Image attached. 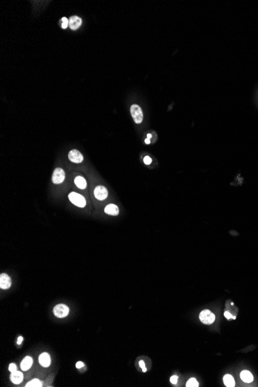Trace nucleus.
Instances as JSON below:
<instances>
[{
    "label": "nucleus",
    "mask_w": 258,
    "mask_h": 387,
    "mask_svg": "<svg viewBox=\"0 0 258 387\" xmlns=\"http://www.w3.org/2000/svg\"><path fill=\"white\" fill-rule=\"evenodd\" d=\"M142 371H143V372H144V373H145V372H146V371H147V369H146V368H144V369H142Z\"/></svg>",
    "instance_id": "c85d7f7f"
},
{
    "label": "nucleus",
    "mask_w": 258,
    "mask_h": 387,
    "mask_svg": "<svg viewBox=\"0 0 258 387\" xmlns=\"http://www.w3.org/2000/svg\"><path fill=\"white\" fill-rule=\"evenodd\" d=\"M11 278L6 274L0 275V288L2 289H9L11 287Z\"/></svg>",
    "instance_id": "6e6552de"
},
{
    "label": "nucleus",
    "mask_w": 258,
    "mask_h": 387,
    "mask_svg": "<svg viewBox=\"0 0 258 387\" xmlns=\"http://www.w3.org/2000/svg\"><path fill=\"white\" fill-rule=\"evenodd\" d=\"M53 313L57 318H64L69 314V308L65 304H59L54 307Z\"/></svg>",
    "instance_id": "20e7f679"
},
{
    "label": "nucleus",
    "mask_w": 258,
    "mask_h": 387,
    "mask_svg": "<svg viewBox=\"0 0 258 387\" xmlns=\"http://www.w3.org/2000/svg\"><path fill=\"white\" fill-rule=\"evenodd\" d=\"M61 20H62V28H63V29H66V28H67L69 25V20L66 17L62 18Z\"/></svg>",
    "instance_id": "6ab92c4d"
},
{
    "label": "nucleus",
    "mask_w": 258,
    "mask_h": 387,
    "mask_svg": "<svg viewBox=\"0 0 258 387\" xmlns=\"http://www.w3.org/2000/svg\"><path fill=\"white\" fill-rule=\"evenodd\" d=\"M33 365V359L30 356H26L23 359L22 362L20 364L21 369L23 371H27L28 369H30V367Z\"/></svg>",
    "instance_id": "f8f14e48"
},
{
    "label": "nucleus",
    "mask_w": 258,
    "mask_h": 387,
    "mask_svg": "<svg viewBox=\"0 0 258 387\" xmlns=\"http://www.w3.org/2000/svg\"><path fill=\"white\" fill-rule=\"evenodd\" d=\"M65 179V172L60 168H57L53 171L52 176V181L54 184H60L63 182Z\"/></svg>",
    "instance_id": "39448f33"
},
{
    "label": "nucleus",
    "mask_w": 258,
    "mask_h": 387,
    "mask_svg": "<svg viewBox=\"0 0 258 387\" xmlns=\"http://www.w3.org/2000/svg\"><path fill=\"white\" fill-rule=\"evenodd\" d=\"M178 379H179V377L177 376V375H172V376L170 378V382L172 383V384H176L177 382H178Z\"/></svg>",
    "instance_id": "aec40b11"
},
{
    "label": "nucleus",
    "mask_w": 258,
    "mask_h": 387,
    "mask_svg": "<svg viewBox=\"0 0 258 387\" xmlns=\"http://www.w3.org/2000/svg\"><path fill=\"white\" fill-rule=\"evenodd\" d=\"M16 369H17V367H16V364L11 363L10 365H9V370L11 372V373H13V372H16Z\"/></svg>",
    "instance_id": "412c9836"
},
{
    "label": "nucleus",
    "mask_w": 258,
    "mask_h": 387,
    "mask_svg": "<svg viewBox=\"0 0 258 387\" xmlns=\"http://www.w3.org/2000/svg\"><path fill=\"white\" fill-rule=\"evenodd\" d=\"M139 365H140V367L142 369L145 368V364H144V361H142V360H141L140 362H139Z\"/></svg>",
    "instance_id": "a878e982"
},
{
    "label": "nucleus",
    "mask_w": 258,
    "mask_h": 387,
    "mask_svg": "<svg viewBox=\"0 0 258 387\" xmlns=\"http://www.w3.org/2000/svg\"><path fill=\"white\" fill-rule=\"evenodd\" d=\"M130 111H131V117H132L134 122L136 124H141L143 120V112L142 108L139 105L133 104L131 106Z\"/></svg>",
    "instance_id": "f257e3e1"
},
{
    "label": "nucleus",
    "mask_w": 258,
    "mask_h": 387,
    "mask_svg": "<svg viewBox=\"0 0 258 387\" xmlns=\"http://www.w3.org/2000/svg\"><path fill=\"white\" fill-rule=\"evenodd\" d=\"M105 213L108 214V215L111 216H118L119 213V210H118V207L114 204H109L104 209Z\"/></svg>",
    "instance_id": "ddd939ff"
},
{
    "label": "nucleus",
    "mask_w": 258,
    "mask_h": 387,
    "mask_svg": "<svg viewBox=\"0 0 258 387\" xmlns=\"http://www.w3.org/2000/svg\"><path fill=\"white\" fill-rule=\"evenodd\" d=\"M186 386L187 387H197V386H199V383L197 382V380L195 379L191 378L190 379H189L188 382H187Z\"/></svg>",
    "instance_id": "a211bd4d"
},
{
    "label": "nucleus",
    "mask_w": 258,
    "mask_h": 387,
    "mask_svg": "<svg viewBox=\"0 0 258 387\" xmlns=\"http://www.w3.org/2000/svg\"><path fill=\"white\" fill-rule=\"evenodd\" d=\"M94 193V196L96 197V199H98V200H105V199L108 197V195L107 189L104 186H97L95 188Z\"/></svg>",
    "instance_id": "423d86ee"
},
{
    "label": "nucleus",
    "mask_w": 258,
    "mask_h": 387,
    "mask_svg": "<svg viewBox=\"0 0 258 387\" xmlns=\"http://www.w3.org/2000/svg\"><path fill=\"white\" fill-rule=\"evenodd\" d=\"M74 183L75 185L80 189H83L87 187L86 180H85L84 178H83L82 176H78V177L75 178Z\"/></svg>",
    "instance_id": "2eb2a0df"
},
{
    "label": "nucleus",
    "mask_w": 258,
    "mask_h": 387,
    "mask_svg": "<svg viewBox=\"0 0 258 387\" xmlns=\"http://www.w3.org/2000/svg\"><path fill=\"white\" fill-rule=\"evenodd\" d=\"M143 160H144V164H146V165H150L151 163H152V159H151V158L149 157V156H145V157L144 158V159H143Z\"/></svg>",
    "instance_id": "4be33fe9"
},
{
    "label": "nucleus",
    "mask_w": 258,
    "mask_h": 387,
    "mask_svg": "<svg viewBox=\"0 0 258 387\" xmlns=\"http://www.w3.org/2000/svg\"><path fill=\"white\" fill-rule=\"evenodd\" d=\"M144 142H145L146 144H150V142H151V141H150V139H149V138H146L145 140H144Z\"/></svg>",
    "instance_id": "bb28decb"
},
{
    "label": "nucleus",
    "mask_w": 258,
    "mask_h": 387,
    "mask_svg": "<svg viewBox=\"0 0 258 387\" xmlns=\"http://www.w3.org/2000/svg\"><path fill=\"white\" fill-rule=\"evenodd\" d=\"M23 341V338L22 336H19V338H18V340H17L18 345H20V344L22 343Z\"/></svg>",
    "instance_id": "393cba45"
},
{
    "label": "nucleus",
    "mask_w": 258,
    "mask_h": 387,
    "mask_svg": "<svg viewBox=\"0 0 258 387\" xmlns=\"http://www.w3.org/2000/svg\"><path fill=\"white\" fill-rule=\"evenodd\" d=\"M200 319L203 324L210 325L215 322L216 317H215V314H213L210 311L204 310L200 314Z\"/></svg>",
    "instance_id": "7ed1b4c3"
},
{
    "label": "nucleus",
    "mask_w": 258,
    "mask_h": 387,
    "mask_svg": "<svg viewBox=\"0 0 258 387\" xmlns=\"http://www.w3.org/2000/svg\"><path fill=\"white\" fill-rule=\"evenodd\" d=\"M224 316H225V317H226V318H227V319L233 318V316L232 315V314H231L229 312H224Z\"/></svg>",
    "instance_id": "5701e85b"
},
{
    "label": "nucleus",
    "mask_w": 258,
    "mask_h": 387,
    "mask_svg": "<svg viewBox=\"0 0 258 387\" xmlns=\"http://www.w3.org/2000/svg\"><path fill=\"white\" fill-rule=\"evenodd\" d=\"M223 383H224L225 386L227 387H233L235 386V381L234 379L231 375L226 374L223 377Z\"/></svg>",
    "instance_id": "dca6fc26"
},
{
    "label": "nucleus",
    "mask_w": 258,
    "mask_h": 387,
    "mask_svg": "<svg viewBox=\"0 0 258 387\" xmlns=\"http://www.w3.org/2000/svg\"><path fill=\"white\" fill-rule=\"evenodd\" d=\"M68 158L72 162L80 163L83 160V157L81 153L76 149H73L69 152Z\"/></svg>",
    "instance_id": "0eeeda50"
},
{
    "label": "nucleus",
    "mask_w": 258,
    "mask_h": 387,
    "mask_svg": "<svg viewBox=\"0 0 258 387\" xmlns=\"http://www.w3.org/2000/svg\"><path fill=\"white\" fill-rule=\"evenodd\" d=\"M82 23V19L78 16H73L69 19V26L72 30H76Z\"/></svg>",
    "instance_id": "1a4fd4ad"
},
{
    "label": "nucleus",
    "mask_w": 258,
    "mask_h": 387,
    "mask_svg": "<svg viewBox=\"0 0 258 387\" xmlns=\"http://www.w3.org/2000/svg\"><path fill=\"white\" fill-rule=\"evenodd\" d=\"M10 379L14 384H19L23 379V374L19 371L13 372L10 375Z\"/></svg>",
    "instance_id": "9b49d317"
},
{
    "label": "nucleus",
    "mask_w": 258,
    "mask_h": 387,
    "mask_svg": "<svg viewBox=\"0 0 258 387\" xmlns=\"http://www.w3.org/2000/svg\"><path fill=\"white\" fill-rule=\"evenodd\" d=\"M69 200L73 204H74L77 206L83 208L86 206V200L80 194L77 193V192H72L69 194Z\"/></svg>",
    "instance_id": "f03ea898"
},
{
    "label": "nucleus",
    "mask_w": 258,
    "mask_h": 387,
    "mask_svg": "<svg viewBox=\"0 0 258 387\" xmlns=\"http://www.w3.org/2000/svg\"><path fill=\"white\" fill-rule=\"evenodd\" d=\"M147 138H149V139H150V138H152V135H151V134H148V135H147Z\"/></svg>",
    "instance_id": "cd10ccee"
},
{
    "label": "nucleus",
    "mask_w": 258,
    "mask_h": 387,
    "mask_svg": "<svg viewBox=\"0 0 258 387\" xmlns=\"http://www.w3.org/2000/svg\"><path fill=\"white\" fill-rule=\"evenodd\" d=\"M42 386L43 383H41L39 379H33L32 381H30L26 385V387H40Z\"/></svg>",
    "instance_id": "f3484780"
},
{
    "label": "nucleus",
    "mask_w": 258,
    "mask_h": 387,
    "mask_svg": "<svg viewBox=\"0 0 258 387\" xmlns=\"http://www.w3.org/2000/svg\"><path fill=\"white\" fill-rule=\"evenodd\" d=\"M39 362L43 367H48L50 365V355L47 352H43L39 356Z\"/></svg>",
    "instance_id": "9d476101"
},
{
    "label": "nucleus",
    "mask_w": 258,
    "mask_h": 387,
    "mask_svg": "<svg viewBox=\"0 0 258 387\" xmlns=\"http://www.w3.org/2000/svg\"><path fill=\"white\" fill-rule=\"evenodd\" d=\"M83 366H84V364H83L82 362L79 361V362H78L76 363V367L78 369H80V368H82V367H83Z\"/></svg>",
    "instance_id": "b1692460"
},
{
    "label": "nucleus",
    "mask_w": 258,
    "mask_h": 387,
    "mask_svg": "<svg viewBox=\"0 0 258 387\" xmlns=\"http://www.w3.org/2000/svg\"><path fill=\"white\" fill-rule=\"evenodd\" d=\"M240 378L244 383H251V382H253V380H254V376H253L252 373H251L250 372L247 371V370H244V371L241 372Z\"/></svg>",
    "instance_id": "4468645a"
}]
</instances>
